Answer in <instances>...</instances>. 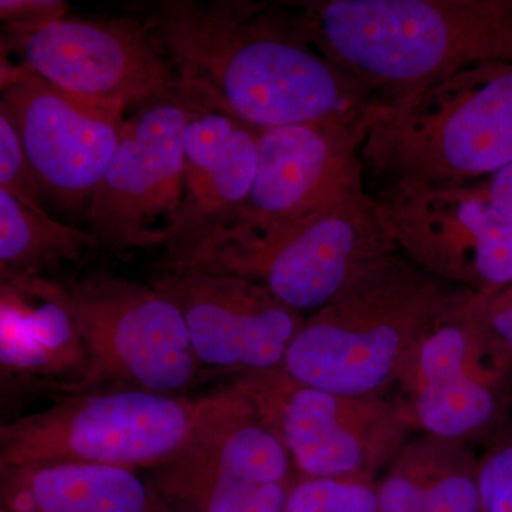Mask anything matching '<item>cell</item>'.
I'll use <instances>...</instances> for the list:
<instances>
[{
    "mask_svg": "<svg viewBox=\"0 0 512 512\" xmlns=\"http://www.w3.org/2000/svg\"><path fill=\"white\" fill-rule=\"evenodd\" d=\"M178 92L256 130L365 126L376 100L296 26L285 3L165 0L144 20Z\"/></svg>",
    "mask_w": 512,
    "mask_h": 512,
    "instance_id": "1",
    "label": "cell"
},
{
    "mask_svg": "<svg viewBox=\"0 0 512 512\" xmlns=\"http://www.w3.org/2000/svg\"><path fill=\"white\" fill-rule=\"evenodd\" d=\"M296 26L376 101L461 70L512 63V0H309Z\"/></svg>",
    "mask_w": 512,
    "mask_h": 512,
    "instance_id": "2",
    "label": "cell"
},
{
    "mask_svg": "<svg viewBox=\"0 0 512 512\" xmlns=\"http://www.w3.org/2000/svg\"><path fill=\"white\" fill-rule=\"evenodd\" d=\"M473 296L390 252L306 316L281 369L329 392L387 396L420 340Z\"/></svg>",
    "mask_w": 512,
    "mask_h": 512,
    "instance_id": "3",
    "label": "cell"
},
{
    "mask_svg": "<svg viewBox=\"0 0 512 512\" xmlns=\"http://www.w3.org/2000/svg\"><path fill=\"white\" fill-rule=\"evenodd\" d=\"M379 191L463 187L512 161V63L461 70L376 101L360 147Z\"/></svg>",
    "mask_w": 512,
    "mask_h": 512,
    "instance_id": "4",
    "label": "cell"
},
{
    "mask_svg": "<svg viewBox=\"0 0 512 512\" xmlns=\"http://www.w3.org/2000/svg\"><path fill=\"white\" fill-rule=\"evenodd\" d=\"M399 251L379 201L356 188L308 217L225 235L180 265L248 279L303 315L332 301L357 275Z\"/></svg>",
    "mask_w": 512,
    "mask_h": 512,
    "instance_id": "5",
    "label": "cell"
},
{
    "mask_svg": "<svg viewBox=\"0 0 512 512\" xmlns=\"http://www.w3.org/2000/svg\"><path fill=\"white\" fill-rule=\"evenodd\" d=\"M201 397L136 389L57 396L0 427V467L79 463L156 470L190 436Z\"/></svg>",
    "mask_w": 512,
    "mask_h": 512,
    "instance_id": "6",
    "label": "cell"
},
{
    "mask_svg": "<svg viewBox=\"0 0 512 512\" xmlns=\"http://www.w3.org/2000/svg\"><path fill=\"white\" fill-rule=\"evenodd\" d=\"M47 281L89 355L77 393L136 389L184 396L204 370L180 309L150 282L110 274Z\"/></svg>",
    "mask_w": 512,
    "mask_h": 512,
    "instance_id": "7",
    "label": "cell"
},
{
    "mask_svg": "<svg viewBox=\"0 0 512 512\" xmlns=\"http://www.w3.org/2000/svg\"><path fill=\"white\" fill-rule=\"evenodd\" d=\"M150 473L158 497L188 512H284L298 481L284 443L235 382L201 396L183 447Z\"/></svg>",
    "mask_w": 512,
    "mask_h": 512,
    "instance_id": "8",
    "label": "cell"
},
{
    "mask_svg": "<svg viewBox=\"0 0 512 512\" xmlns=\"http://www.w3.org/2000/svg\"><path fill=\"white\" fill-rule=\"evenodd\" d=\"M284 443L298 480H376L414 424L399 396H350L269 370L234 380Z\"/></svg>",
    "mask_w": 512,
    "mask_h": 512,
    "instance_id": "9",
    "label": "cell"
},
{
    "mask_svg": "<svg viewBox=\"0 0 512 512\" xmlns=\"http://www.w3.org/2000/svg\"><path fill=\"white\" fill-rule=\"evenodd\" d=\"M184 128L178 93L126 120L87 212L97 248L123 254L165 247L184 198Z\"/></svg>",
    "mask_w": 512,
    "mask_h": 512,
    "instance_id": "10",
    "label": "cell"
},
{
    "mask_svg": "<svg viewBox=\"0 0 512 512\" xmlns=\"http://www.w3.org/2000/svg\"><path fill=\"white\" fill-rule=\"evenodd\" d=\"M10 35L26 69L77 99L124 111L178 93L173 64L144 20L66 16Z\"/></svg>",
    "mask_w": 512,
    "mask_h": 512,
    "instance_id": "11",
    "label": "cell"
},
{
    "mask_svg": "<svg viewBox=\"0 0 512 512\" xmlns=\"http://www.w3.org/2000/svg\"><path fill=\"white\" fill-rule=\"evenodd\" d=\"M402 254L440 281L490 296L512 284V221L477 184L375 195Z\"/></svg>",
    "mask_w": 512,
    "mask_h": 512,
    "instance_id": "12",
    "label": "cell"
},
{
    "mask_svg": "<svg viewBox=\"0 0 512 512\" xmlns=\"http://www.w3.org/2000/svg\"><path fill=\"white\" fill-rule=\"evenodd\" d=\"M150 284L180 309L202 369L238 377L279 369L306 318L264 286L194 266H161Z\"/></svg>",
    "mask_w": 512,
    "mask_h": 512,
    "instance_id": "13",
    "label": "cell"
},
{
    "mask_svg": "<svg viewBox=\"0 0 512 512\" xmlns=\"http://www.w3.org/2000/svg\"><path fill=\"white\" fill-rule=\"evenodd\" d=\"M0 111L45 195L64 208L90 204L119 144L124 111L77 99L25 66L3 83Z\"/></svg>",
    "mask_w": 512,
    "mask_h": 512,
    "instance_id": "14",
    "label": "cell"
},
{
    "mask_svg": "<svg viewBox=\"0 0 512 512\" xmlns=\"http://www.w3.org/2000/svg\"><path fill=\"white\" fill-rule=\"evenodd\" d=\"M473 299L420 340L397 380V396L419 433L470 443L490 439L511 416L512 377L485 365Z\"/></svg>",
    "mask_w": 512,
    "mask_h": 512,
    "instance_id": "15",
    "label": "cell"
},
{
    "mask_svg": "<svg viewBox=\"0 0 512 512\" xmlns=\"http://www.w3.org/2000/svg\"><path fill=\"white\" fill-rule=\"evenodd\" d=\"M365 131L366 124L336 123L258 130V170L247 204L234 225L211 241L292 224L365 187Z\"/></svg>",
    "mask_w": 512,
    "mask_h": 512,
    "instance_id": "16",
    "label": "cell"
},
{
    "mask_svg": "<svg viewBox=\"0 0 512 512\" xmlns=\"http://www.w3.org/2000/svg\"><path fill=\"white\" fill-rule=\"evenodd\" d=\"M185 107L184 198L163 265L190 259L234 225L258 170V130L178 92Z\"/></svg>",
    "mask_w": 512,
    "mask_h": 512,
    "instance_id": "17",
    "label": "cell"
},
{
    "mask_svg": "<svg viewBox=\"0 0 512 512\" xmlns=\"http://www.w3.org/2000/svg\"><path fill=\"white\" fill-rule=\"evenodd\" d=\"M89 355L69 311L46 276L2 278L0 382L2 400L79 392Z\"/></svg>",
    "mask_w": 512,
    "mask_h": 512,
    "instance_id": "18",
    "label": "cell"
},
{
    "mask_svg": "<svg viewBox=\"0 0 512 512\" xmlns=\"http://www.w3.org/2000/svg\"><path fill=\"white\" fill-rule=\"evenodd\" d=\"M9 512H160L163 500L138 471L94 464L0 467Z\"/></svg>",
    "mask_w": 512,
    "mask_h": 512,
    "instance_id": "19",
    "label": "cell"
},
{
    "mask_svg": "<svg viewBox=\"0 0 512 512\" xmlns=\"http://www.w3.org/2000/svg\"><path fill=\"white\" fill-rule=\"evenodd\" d=\"M470 443L420 433L376 483L379 512H483Z\"/></svg>",
    "mask_w": 512,
    "mask_h": 512,
    "instance_id": "20",
    "label": "cell"
},
{
    "mask_svg": "<svg viewBox=\"0 0 512 512\" xmlns=\"http://www.w3.org/2000/svg\"><path fill=\"white\" fill-rule=\"evenodd\" d=\"M96 241L89 231L62 224L0 191V275L46 276L80 264Z\"/></svg>",
    "mask_w": 512,
    "mask_h": 512,
    "instance_id": "21",
    "label": "cell"
},
{
    "mask_svg": "<svg viewBox=\"0 0 512 512\" xmlns=\"http://www.w3.org/2000/svg\"><path fill=\"white\" fill-rule=\"evenodd\" d=\"M377 480H298L284 512H379Z\"/></svg>",
    "mask_w": 512,
    "mask_h": 512,
    "instance_id": "22",
    "label": "cell"
},
{
    "mask_svg": "<svg viewBox=\"0 0 512 512\" xmlns=\"http://www.w3.org/2000/svg\"><path fill=\"white\" fill-rule=\"evenodd\" d=\"M471 319L485 365L512 377V284L490 296H474Z\"/></svg>",
    "mask_w": 512,
    "mask_h": 512,
    "instance_id": "23",
    "label": "cell"
},
{
    "mask_svg": "<svg viewBox=\"0 0 512 512\" xmlns=\"http://www.w3.org/2000/svg\"><path fill=\"white\" fill-rule=\"evenodd\" d=\"M488 440L478 471L483 512H512V416Z\"/></svg>",
    "mask_w": 512,
    "mask_h": 512,
    "instance_id": "24",
    "label": "cell"
},
{
    "mask_svg": "<svg viewBox=\"0 0 512 512\" xmlns=\"http://www.w3.org/2000/svg\"><path fill=\"white\" fill-rule=\"evenodd\" d=\"M0 191L33 210L47 212L42 187L28 156L23 150L18 131L5 113L0 111Z\"/></svg>",
    "mask_w": 512,
    "mask_h": 512,
    "instance_id": "25",
    "label": "cell"
},
{
    "mask_svg": "<svg viewBox=\"0 0 512 512\" xmlns=\"http://www.w3.org/2000/svg\"><path fill=\"white\" fill-rule=\"evenodd\" d=\"M69 5L60 0H2L0 18L9 33L23 32L66 18Z\"/></svg>",
    "mask_w": 512,
    "mask_h": 512,
    "instance_id": "26",
    "label": "cell"
},
{
    "mask_svg": "<svg viewBox=\"0 0 512 512\" xmlns=\"http://www.w3.org/2000/svg\"><path fill=\"white\" fill-rule=\"evenodd\" d=\"M476 184L495 210L512 221V161Z\"/></svg>",
    "mask_w": 512,
    "mask_h": 512,
    "instance_id": "27",
    "label": "cell"
},
{
    "mask_svg": "<svg viewBox=\"0 0 512 512\" xmlns=\"http://www.w3.org/2000/svg\"><path fill=\"white\" fill-rule=\"evenodd\" d=\"M164 503V501H163ZM160 512H188L185 510H181V508L173 507V505L165 504L163 505V508H161Z\"/></svg>",
    "mask_w": 512,
    "mask_h": 512,
    "instance_id": "28",
    "label": "cell"
},
{
    "mask_svg": "<svg viewBox=\"0 0 512 512\" xmlns=\"http://www.w3.org/2000/svg\"><path fill=\"white\" fill-rule=\"evenodd\" d=\"M0 512H9V511L3 510V508H2V510H0Z\"/></svg>",
    "mask_w": 512,
    "mask_h": 512,
    "instance_id": "29",
    "label": "cell"
}]
</instances>
